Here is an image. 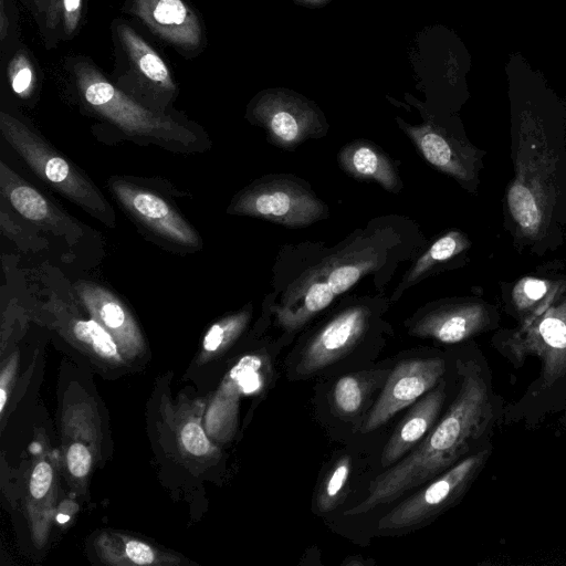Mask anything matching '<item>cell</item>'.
Segmentation results:
<instances>
[{
  "mask_svg": "<svg viewBox=\"0 0 566 566\" xmlns=\"http://www.w3.org/2000/svg\"><path fill=\"white\" fill-rule=\"evenodd\" d=\"M458 366L460 388L447 412L409 454L370 482L365 500L346 515L396 501L453 467L486 438L497 416L489 374L474 359Z\"/></svg>",
  "mask_w": 566,
  "mask_h": 566,
  "instance_id": "1",
  "label": "cell"
},
{
  "mask_svg": "<svg viewBox=\"0 0 566 566\" xmlns=\"http://www.w3.org/2000/svg\"><path fill=\"white\" fill-rule=\"evenodd\" d=\"M73 75L85 105L128 136L146 138L177 151L197 148L195 130L137 102L107 80L91 62L80 60L74 63Z\"/></svg>",
  "mask_w": 566,
  "mask_h": 566,
  "instance_id": "2",
  "label": "cell"
},
{
  "mask_svg": "<svg viewBox=\"0 0 566 566\" xmlns=\"http://www.w3.org/2000/svg\"><path fill=\"white\" fill-rule=\"evenodd\" d=\"M0 132L31 170L70 201L107 227H115L112 206L72 161L56 151L19 118L0 112Z\"/></svg>",
  "mask_w": 566,
  "mask_h": 566,
  "instance_id": "3",
  "label": "cell"
},
{
  "mask_svg": "<svg viewBox=\"0 0 566 566\" xmlns=\"http://www.w3.org/2000/svg\"><path fill=\"white\" fill-rule=\"evenodd\" d=\"M491 446L472 452L399 503L378 521L380 532H402L430 523L468 491L491 454Z\"/></svg>",
  "mask_w": 566,
  "mask_h": 566,
  "instance_id": "4",
  "label": "cell"
},
{
  "mask_svg": "<svg viewBox=\"0 0 566 566\" xmlns=\"http://www.w3.org/2000/svg\"><path fill=\"white\" fill-rule=\"evenodd\" d=\"M228 212L302 228L326 218L328 210L303 182L287 176H269L239 192Z\"/></svg>",
  "mask_w": 566,
  "mask_h": 566,
  "instance_id": "5",
  "label": "cell"
},
{
  "mask_svg": "<svg viewBox=\"0 0 566 566\" xmlns=\"http://www.w3.org/2000/svg\"><path fill=\"white\" fill-rule=\"evenodd\" d=\"M250 119L262 126L272 143L293 148L326 128L325 118L315 103L286 88L260 92L248 107Z\"/></svg>",
  "mask_w": 566,
  "mask_h": 566,
  "instance_id": "6",
  "label": "cell"
},
{
  "mask_svg": "<svg viewBox=\"0 0 566 566\" xmlns=\"http://www.w3.org/2000/svg\"><path fill=\"white\" fill-rule=\"evenodd\" d=\"M108 185L123 208L151 233L185 248L201 247L198 232L157 192L119 177H112Z\"/></svg>",
  "mask_w": 566,
  "mask_h": 566,
  "instance_id": "7",
  "label": "cell"
},
{
  "mask_svg": "<svg viewBox=\"0 0 566 566\" xmlns=\"http://www.w3.org/2000/svg\"><path fill=\"white\" fill-rule=\"evenodd\" d=\"M446 373L441 358H417L400 361L388 380L367 417L363 431L378 429L398 411L413 403L418 398L434 388Z\"/></svg>",
  "mask_w": 566,
  "mask_h": 566,
  "instance_id": "8",
  "label": "cell"
},
{
  "mask_svg": "<svg viewBox=\"0 0 566 566\" xmlns=\"http://www.w3.org/2000/svg\"><path fill=\"white\" fill-rule=\"evenodd\" d=\"M515 357L537 355L542 386L549 388L566 377V307L553 308L538 323L531 321L507 345Z\"/></svg>",
  "mask_w": 566,
  "mask_h": 566,
  "instance_id": "9",
  "label": "cell"
},
{
  "mask_svg": "<svg viewBox=\"0 0 566 566\" xmlns=\"http://www.w3.org/2000/svg\"><path fill=\"white\" fill-rule=\"evenodd\" d=\"M397 120L430 165L461 182L476 180L478 150L471 145L432 123L409 125L399 117Z\"/></svg>",
  "mask_w": 566,
  "mask_h": 566,
  "instance_id": "10",
  "label": "cell"
},
{
  "mask_svg": "<svg viewBox=\"0 0 566 566\" xmlns=\"http://www.w3.org/2000/svg\"><path fill=\"white\" fill-rule=\"evenodd\" d=\"M369 315L366 307L352 306L334 316L308 342L297 371L312 374L340 358L363 337Z\"/></svg>",
  "mask_w": 566,
  "mask_h": 566,
  "instance_id": "11",
  "label": "cell"
},
{
  "mask_svg": "<svg viewBox=\"0 0 566 566\" xmlns=\"http://www.w3.org/2000/svg\"><path fill=\"white\" fill-rule=\"evenodd\" d=\"M130 12L165 42L187 51L198 49L203 31L184 0H132Z\"/></svg>",
  "mask_w": 566,
  "mask_h": 566,
  "instance_id": "12",
  "label": "cell"
},
{
  "mask_svg": "<svg viewBox=\"0 0 566 566\" xmlns=\"http://www.w3.org/2000/svg\"><path fill=\"white\" fill-rule=\"evenodd\" d=\"M0 191L11 207L27 220L65 235L69 240L81 235V229L67 214L3 161L0 163Z\"/></svg>",
  "mask_w": 566,
  "mask_h": 566,
  "instance_id": "13",
  "label": "cell"
},
{
  "mask_svg": "<svg viewBox=\"0 0 566 566\" xmlns=\"http://www.w3.org/2000/svg\"><path fill=\"white\" fill-rule=\"evenodd\" d=\"M492 322L493 315L483 304H449L426 313L412 325L410 334L454 344L484 331Z\"/></svg>",
  "mask_w": 566,
  "mask_h": 566,
  "instance_id": "14",
  "label": "cell"
},
{
  "mask_svg": "<svg viewBox=\"0 0 566 566\" xmlns=\"http://www.w3.org/2000/svg\"><path fill=\"white\" fill-rule=\"evenodd\" d=\"M116 33L127 61L129 73L137 83L155 96L167 99L177 93V84L163 57L130 25L117 24Z\"/></svg>",
  "mask_w": 566,
  "mask_h": 566,
  "instance_id": "15",
  "label": "cell"
},
{
  "mask_svg": "<svg viewBox=\"0 0 566 566\" xmlns=\"http://www.w3.org/2000/svg\"><path fill=\"white\" fill-rule=\"evenodd\" d=\"M446 399V381L442 379L426 392L406 415L385 446L380 463L388 468L412 450L433 428Z\"/></svg>",
  "mask_w": 566,
  "mask_h": 566,
  "instance_id": "16",
  "label": "cell"
},
{
  "mask_svg": "<svg viewBox=\"0 0 566 566\" xmlns=\"http://www.w3.org/2000/svg\"><path fill=\"white\" fill-rule=\"evenodd\" d=\"M75 289L92 318L106 328L118 345L133 347L142 342L136 322L115 294L106 287L85 281L80 282Z\"/></svg>",
  "mask_w": 566,
  "mask_h": 566,
  "instance_id": "17",
  "label": "cell"
},
{
  "mask_svg": "<svg viewBox=\"0 0 566 566\" xmlns=\"http://www.w3.org/2000/svg\"><path fill=\"white\" fill-rule=\"evenodd\" d=\"M339 166L350 176L371 180L388 191H397L400 180L390 158L367 140H355L338 154Z\"/></svg>",
  "mask_w": 566,
  "mask_h": 566,
  "instance_id": "18",
  "label": "cell"
},
{
  "mask_svg": "<svg viewBox=\"0 0 566 566\" xmlns=\"http://www.w3.org/2000/svg\"><path fill=\"white\" fill-rule=\"evenodd\" d=\"M335 294L328 285L321 265L305 274L291 293L287 294L285 303L287 306L296 303L295 308L276 311L280 324L289 329L298 328L312 316L326 308L334 300Z\"/></svg>",
  "mask_w": 566,
  "mask_h": 566,
  "instance_id": "19",
  "label": "cell"
},
{
  "mask_svg": "<svg viewBox=\"0 0 566 566\" xmlns=\"http://www.w3.org/2000/svg\"><path fill=\"white\" fill-rule=\"evenodd\" d=\"M469 247L467 237L458 231H451L434 241L422 254L406 277V284L413 283L428 272L434 264L447 261Z\"/></svg>",
  "mask_w": 566,
  "mask_h": 566,
  "instance_id": "20",
  "label": "cell"
},
{
  "mask_svg": "<svg viewBox=\"0 0 566 566\" xmlns=\"http://www.w3.org/2000/svg\"><path fill=\"white\" fill-rule=\"evenodd\" d=\"M373 259L335 260L321 264L322 272L335 295L349 290L365 273L374 268Z\"/></svg>",
  "mask_w": 566,
  "mask_h": 566,
  "instance_id": "21",
  "label": "cell"
},
{
  "mask_svg": "<svg viewBox=\"0 0 566 566\" xmlns=\"http://www.w3.org/2000/svg\"><path fill=\"white\" fill-rule=\"evenodd\" d=\"M74 336L93 352L105 359L120 358L118 344L115 338L97 321L80 319L73 324Z\"/></svg>",
  "mask_w": 566,
  "mask_h": 566,
  "instance_id": "22",
  "label": "cell"
},
{
  "mask_svg": "<svg viewBox=\"0 0 566 566\" xmlns=\"http://www.w3.org/2000/svg\"><path fill=\"white\" fill-rule=\"evenodd\" d=\"M82 7L83 0H49L44 10L45 25L71 38L80 24Z\"/></svg>",
  "mask_w": 566,
  "mask_h": 566,
  "instance_id": "23",
  "label": "cell"
},
{
  "mask_svg": "<svg viewBox=\"0 0 566 566\" xmlns=\"http://www.w3.org/2000/svg\"><path fill=\"white\" fill-rule=\"evenodd\" d=\"M352 468V460L348 455H344L333 467L327 479L324 481L317 494V507L319 512L327 513L334 510L343 492Z\"/></svg>",
  "mask_w": 566,
  "mask_h": 566,
  "instance_id": "24",
  "label": "cell"
},
{
  "mask_svg": "<svg viewBox=\"0 0 566 566\" xmlns=\"http://www.w3.org/2000/svg\"><path fill=\"white\" fill-rule=\"evenodd\" d=\"M249 318L250 313L242 311L213 324L203 338V349L213 353L233 340L245 327Z\"/></svg>",
  "mask_w": 566,
  "mask_h": 566,
  "instance_id": "25",
  "label": "cell"
},
{
  "mask_svg": "<svg viewBox=\"0 0 566 566\" xmlns=\"http://www.w3.org/2000/svg\"><path fill=\"white\" fill-rule=\"evenodd\" d=\"M8 78L12 91L20 97H29L35 87V73L29 56L17 51L8 64Z\"/></svg>",
  "mask_w": 566,
  "mask_h": 566,
  "instance_id": "26",
  "label": "cell"
},
{
  "mask_svg": "<svg viewBox=\"0 0 566 566\" xmlns=\"http://www.w3.org/2000/svg\"><path fill=\"white\" fill-rule=\"evenodd\" d=\"M334 402L337 409L346 415L356 412L363 402V387L355 376H344L334 387Z\"/></svg>",
  "mask_w": 566,
  "mask_h": 566,
  "instance_id": "27",
  "label": "cell"
},
{
  "mask_svg": "<svg viewBox=\"0 0 566 566\" xmlns=\"http://www.w3.org/2000/svg\"><path fill=\"white\" fill-rule=\"evenodd\" d=\"M548 291V283L538 279L522 280L515 289L514 301L520 308H526L531 303L539 301Z\"/></svg>",
  "mask_w": 566,
  "mask_h": 566,
  "instance_id": "28",
  "label": "cell"
},
{
  "mask_svg": "<svg viewBox=\"0 0 566 566\" xmlns=\"http://www.w3.org/2000/svg\"><path fill=\"white\" fill-rule=\"evenodd\" d=\"M185 449L193 455H203L209 451L210 443L197 422H187L180 431Z\"/></svg>",
  "mask_w": 566,
  "mask_h": 566,
  "instance_id": "29",
  "label": "cell"
},
{
  "mask_svg": "<svg viewBox=\"0 0 566 566\" xmlns=\"http://www.w3.org/2000/svg\"><path fill=\"white\" fill-rule=\"evenodd\" d=\"M91 453L84 444L75 442L69 447L66 463L72 475L76 478L85 476L91 469Z\"/></svg>",
  "mask_w": 566,
  "mask_h": 566,
  "instance_id": "30",
  "label": "cell"
},
{
  "mask_svg": "<svg viewBox=\"0 0 566 566\" xmlns=\"http://www.w3.org/2000/svg\"><path fill=\"white\" fill-rule=\"evenodd\" d=\"M53 481V472L51 465L45 462H39L31 474L30 479V492L31 495L39 500L42 499L48 491Z\"/></svg>",
  "mask_w": 566,
  "mask_h": 566,
  "instance_id": "31",
  "label": "cell"
},
{
  "mask_svg": "<svg viewBox=\"0 0 566 566\" xmlns=\"http://www.w3.org/2000/svg\"><path fill=\"white\" fill-rule=\"evenodd\" d=\"M126 556L135 564L147 565L154 562L155 555L150 546L133 539L126 544Z\"/></svg>",
  "mask_w": 566,
  "mask_h": 566,
  "instance_id": "32",
  "label": "cell"
},
{
  "mask_svg": "<svg viewBox=\"0 0 566 566\" xmlns=\"http://www.w3.org/2000/svg\"><path fill=\"white\" fill-rule=\"evenodd\" d=\"M9 31V19L4 8V1L0 0V41H3Z\"/></svg>",
  "mask_w": 566,
  "mask_h": 566,
  "instance_id": "33",
  "label": "cell"
},
{
  "mask_svg": "<svg viewBox=\"0 0 566 566\" xmlns=\"http://www.w3.org/2000/svg\"><path fill=\"white\" fill-rule=\"evenodd\" d=\"M292 1H294L295 3L302 4V6L311 7V8H319V7H324L332 0H292Z\"/></svg>",
  "mask_w": 566,
  "mask_h": 566,
  "instance_id": "34",
  "label": "cell"
},
{
  "mask_svg": "<svg viewBox=\"0 0 566 566\" xmlns=\"http://www.w3.org/2000/svg\"><path fill=\"white\" fill-rule=\"evenodd\" d=\"M49 0H33L38 11L44 12Z\"/></svg>",
  "mask_w": 566,
  "mask_h": 566,
  "instance_id": "35",
  "label": "cell"
}]
</instances>
